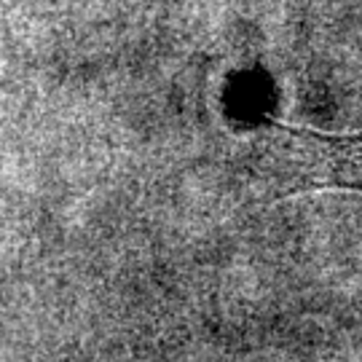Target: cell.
Wrapping results in <instances>:
<instances>
[{"label":"cell","mask_w":362,"mask_h":362,"mask_svg":"<svg viewBox=\"0 0 362 362\" xmlns=\"http://www.w3.org/2000/svg\"><path fill=\"white\" fill-rule=\"evenodd\" d=\"M266 158L279 194H303L317 188L362 191V132L325 137L274 127Z\"/></svg>","instance_id":"cell-1"}]
</instances>
